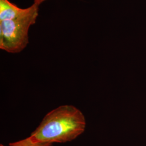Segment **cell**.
Returning a JSON list of instances; mask_svg holds the SVG:
<instances>
[{
	"label": "cell",
	"instance_id": "4",
	"mask_svg": "<svg viewBox=\"0 0 146 146\" xmlns=\"http://www.w3.org/2000/svg\"><path fill=\"white\" fill-rule=\"evenodd\" d=\"M9 146H52V144L37 142L33 140L31 136H29L20 141L11 143Z\"/></svg>",
	"mask_w": 146,
	"mask_h": 146
},
{
	"label": "cell",
	"instance_id": "5",
	"mask_svg": "<svg viewBox=\"0 0 146 146\" xmlns=\"http://www.w3.org/2000/svg\"><path fill=\"white\" fill-rule=\"evenodd\" d=\"M45 1H46V0H34V3L36 4L37 5H40L42 3V2H43Z\"/></svg>",
	"mask_w": 146,
	"mask_h": 146
},
{
	"label": "cell",
	"instance_id": "2",
	"mask_svg": "<svg viewBox=\"0 0 146 146\" xmlns=\"http://www.w3.org/2000/svg\"><path fill=\"white\" fill-rule=\"evenodd\" d=\"M38 16V8L21 18L0 21V49L9 53H19L29 43V29Z\"/></svg>",
	"mask_w": 146,
	"mask_h": 146
},
{
	"label": "cell",
	"instance_id": "1",
	"mask_svg": "<svg viewBox=\"0 0 146 146\" xmlns=\"http://www.w3.org/2000/svg\"><path fill=\"white\" fill-rule=\"evenodd\" d=\"M86 127L82 112L73 105L64 104L47 113L30 136L40 142L66 143L81 135Z\"/></svg>",
	"mask_w": 146,
	"mask_h": 146
},
{
	"label": "cell",
	"instance_id": "6",
	"mask_svg": "<svg viewBox=\"0 0 146 146\" xmlns=\"http://www.w3.org/2000/svg\"><path fill=\"white\" fill-rule=\"evenodd\" d=\"M0 146H4V145H2V144H1V145H0Z\"/></svg>",
	"mask_w": 146,
	"mask_h": 146
},
{
	"label": "cell",
	"instance_id": "3",
	"mask_svg": "<svg viewBox=\"0 0 146 146\" xmlns=\"http://www.w3.org/2000/svg\"><path fill=\"white\" fill-rule=\"evenodd\" d=\"M33 3L27 8H21L8 0H0V21L13 20L26 16L38 8Z\"/></svg>",
	"mask_w": 146,
	"mask_h": 146
}]
</instances>
